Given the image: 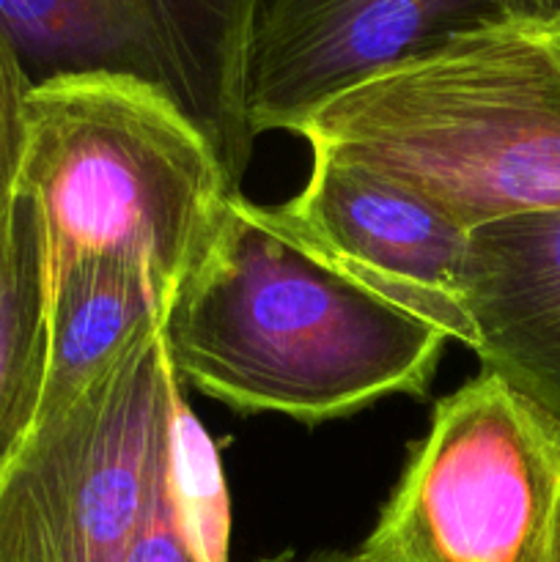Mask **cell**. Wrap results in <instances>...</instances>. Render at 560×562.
Returning a JSON list of instances; mask_svg holds the SVG:
<instances>
[{"instance_id":"cell-11","label":"cell","mask_w":560,"mask_h":562,"mask_svg":"<svg viewBox=\"0 0 560 562\" xmlns=\"http://www.w3.org/2000/svg\"><path fill=\"white\" fill-rule=\"evenodd\" d=\"M47 373V256L36 206L16 198L0 231V477L36 426Z\"/></svg>"},{"instance_id":"cell-16","label":"cell","mask_w":560,"mask_h":562,"mask_svg":"<svg viewBox=\"0 0 560 562\" xmlns=\"http://www.w3.org/2000/svg\"><path fill=\"white\" fill-rule=\"evenodd\" d=\"M267 562H357V560L355 554H318V558H311V560H296L291 558V554H283V558H275Z\"/></svg>"},{"instance_id":"cell-3","label":"cell","mask_w":560,"mask_h":562,"mask_svg":"<svg viewBox=\"0 0 560 562\" xmlns=\"http://www.w3.org/2000/svg\"><path fill=\"white\" fill-rule=\"evenodd\" d=\"M236 192L212 140L154 82L82 71L31 88L20 195L42 220L47 291L77 261L124 258L170 313Z\"/></svg>"},{"instance_id":"cell-8","label":"cell","mask_w":560,"mask_h":562,"mask_svg":"<svg viewBox=\"0 0 560 562\" xmlns=\"http://www.w3.org/2000/svg\"><path fill=\"white\" fill-rule=\"evenodd\" d=\"M492 25L503 22L489 0H264L247 93L253 135L291 132L335 93Z\"/></svg>"},{"instance_id":"cell-17","label":"cell","mask_w":560,"mask_h":562,"mask_svg":"<svg viewBox=\"0 0 560 562\" xmlns=\"http://www.w3.org/2000/svg\"><path fill=\"white\" fill-rule=\"evenodd\" d=\"M544 38H547L549 47H552L555 53H558V58H560V27H558V31H552V33H544Z\"/></svg>"},{"instance_id":"cell-10","label":"cell","mask_w":560,"mask_h":562,"mask_svg":"<svg viewBox=\"0 0 560 562\" xmlns=\"http://www.w3.org/2000/svg\"><path fill=\"white\" fill-rule=\"evenodd\" d=\"M165 318L163 296L135 263L97 256L66 269L47 291V373L36 426L64 415Z\"/></svg>"},{"instance_id":"cell-5","label":"cell","mask_w":560,"mask_h":562,"mask_svg":"<svg viewBox=\"0 0 560 562\" xmlns=\"http://www.w3.org/2000/svg\"><path fill=\"white\" fill-rule=\"evenodd\" d=\"M179 376L154 327L0 477V562H126L165 470Z\"/></svg>"},{"instance_id":"cell-9","label":"cell","mask_w":560,"mask_h":562,"mask_svg":"<svg viewBox=\"0 0 560 562\" xmlns=\"http://www.w3.org/2000/svg\"><path fill=\"white\" fill-rule=\"evenodd\" d=\"M470 351L560 426V209L467 234Z\"/></svg>"},{"instance_id":"cell-7","label":"cell","mask_w":560,"mask_h":562,"mask_svg":"<svg viewBox=\"0 0 560 562\" xmlns=\"http://www.w3.org/2000/svg\"><path fill=\"white\" fill-rule=\"evenodd\" d=\"M269 212L357 285L470 349L475 335L464 294L467 231L453 220L318 151H311L302 190Z\"/></svg>"},{"instance_id":"cell-13","label":"cell","mask_w":560,"mask_h":562,"mask_svg":"<svg viewBox=\"0 0 560 562\" xmlns=\"http://www.w3.org/2000/svg\"><path fill=\"white\" fill-rule=\"evenodd\" d=\"M33 80L0 33V231L20 198V176L27 143V97Z\"/></svg>"},{"instance_id":"cell-1","label":"cell","mask_w":560,"mask_h":562,"mask_svg":"<svg viewBox=\"0 0 560 562\" xmlns=\"http://www.w3.org/2000/svg\"><path fill=\"white\" fill-rule=\"evenodd\" d=\"M163 340L176 376L206 398L300 423L423 395L448 344L239 192L176 296Z\"/></svg>"},{"instance_id":"cell-12","label":"cell","mask_w":560,"mask_h":562,"mask_svg":"<svg viewBox=\"0 0 560 562\" xmlns=\"http://www.w3.org/2000/svg\"><path fill=\"white\" fill-rule=\"evenodd\" d=\"M168 488L176 516L201 562H228V492L217 448L176 393L168 437Z\"/></svg>"},{"instance_id":"cell-4","label":"cell","mask_w":560,"mask_h":562,"mask_svg":"<svg viewBox=\"0 0 560 562\" xmlns=\"http://www.w3.org/2000/svg\"><path fill=\"white\" fill-rule=\"evenodd\" d=\"M357 562H560V426L481 371L434 404Z\"/></svg>"},{"instance_id":"cell-15","label":"cell","mask_w":560,"mask_h":562,"mask_svg":"<svg viewBox=\"0 0 560 562\" xmlns=\"http://www.w3.org/2000/svg\"><path fill=\"white\" fill-rule=\"evenodd\" d=\"M500 22L530 33H552L560 27V0H489Z\"/></svg>"},{"instance_id":"cell-14","label":"cell","mask_w":560,"mask_h":562,"mask_svg":"<svg viewBox=\"0 0 560 562\" xmlns=\"http://www.w3.org/2000/svg\"><path fill=\"white\" fill-rule=\"evenodd\" d=\"M126 562H201L190 538H187L184 527H181L179 516H176L168 488V470H165L163 488L154 499L152 514H148L146 525L137 532L135 543L126 554Z\"/></svg>"},{"instance_id":"cell-6","label":"cell","mask_w":560,"mask_h":562,"mask_svg":"<svg viewBox=\"0 0 560 562\" xmlns=\"http://www.w3.org/2000/svg\"><path fill=\"white\" fill-rule=\"evenodd\" d=\"M264 0H0L33 86L115 71L154 82L212 140L239 190L253 151L250 58Z\"/></svg>"},{"instance_id":"cell-2","label":"cell","mask_w":560,"mask_h":562,"mask_svg":"<svg viewBox=\"0 0 560 562\" xmlns=\"http://www.w3.org/2000/svg\"><path fill=\"white\" fill-rule=\"evenodd\" d=\"M459 228L560 209V58L541 33L492 25L384 69L291 126Z\"/></svg>"}]
</instances>
